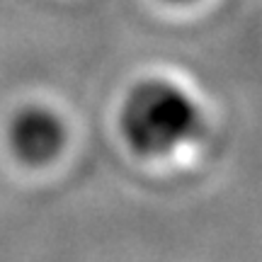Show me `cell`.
I'll use <instances>...</instances> for the list:
<instances>
[{
	"label": "cell",
	"instance_id": "6da1fadb",
	"mask_svg": "<svg viewBox=\"0 0 262 262\" xmlns=\"http://www.w3.org/2000/svg\"><path fill=\"white\" fill-rule=\"evenodd\" d=\"M202 117L194 100L170 80L150 78L134 85L119 112V129L134 153L163 158L194 139Z\"/></svg>",
	"mask_w": 262,
	"mask_h": 262
},
{
	"label": "cell",
	"instance_id": "7a4b0ae2",
	"mask_svg": "<svg viewBox=\"0 0 262 262\" xmlns=\"http://www.w3.org/2000/svg\"><path fill=\"white\" fill-rule=\"evenodd\" d=\"M8 143L25 165H47L66 146V126L56 112L41 104H27L15 112L8 126Z\"/></svg>",
	"mask_w": 262,
	"mask_h": 262
},
{
	"label": "cell",
	"instance_id": "3957f363",
	"mask_svg": "<svg viewBox=\"0 0 262 262\" xmlns=\"http://www.w3.org/2000/svg\"><path fill=\"white\" fill-rule=\"evenodd\" d=\"M168 3H189V0H168Z\"/></svg>",
	"mask_w": 262,
	"mask_h": 262
}]
</instances>
